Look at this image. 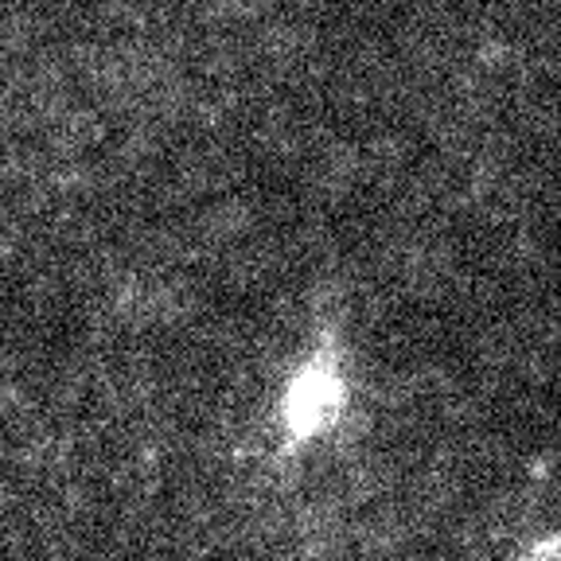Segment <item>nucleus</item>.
I'll list each match as a JSON object with an SVG mask.
<instances>
[{
  "label": "nucleus",
  "instance_id": "obj_1",
  "mask_svg": "<svg viewBox=\"0 0 561 561\" xmlns=\"http://www.w3.org/2000/svg\"><path fill=\"white\" fill-rule=\"evenodd\" d=\"M515 561H561V530L526 538V546L515 553Z\"/></svg>",
  "mask_w": 561,
  "mask_h": 561
}]
</instances>
